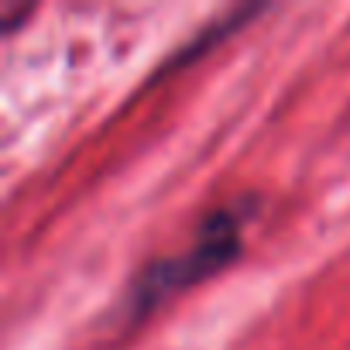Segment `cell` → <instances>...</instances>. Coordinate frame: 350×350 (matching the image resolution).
<instances>
[{
    "mask_svg": "<svg viewBox=\"0 0 350 350\" xmlns=\"http://www.w3.org/2000/svg\"><path fill=\"white\" fill-rule=\"evenodd\" d=\"M247 220H251V206L247 203L224 206V210H217V213H210L203 220L196 241L186 251L158 258L148 268H141L137 278L131 282L127 295H124L127 323L148 319L172 295H179V292L220 275L227 265H234L241 258V230H244Z\"/></svg>",
    "mask_w": 350,
    "mask_h": 350,
    "instance_id": "obj_1",
    "label": "cell"
}]
</instances>
